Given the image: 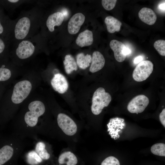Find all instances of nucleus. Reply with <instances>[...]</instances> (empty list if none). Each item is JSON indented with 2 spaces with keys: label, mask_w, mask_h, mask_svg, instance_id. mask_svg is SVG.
<instances>
[{
  "label": "nucleus",
  "mask_w": 165,
  "mask_h": 165,
  "mask_svg": "<svg viewBox=\"0 0 165 165\" xmlns=\"http://www.w3.org/2000/svg\"><path fill=\"white\" fill-rule=\"evenodd\" d=\"M44 103L35 100L30 103L13 121L12 133L23 138L38 139V134L44 132L45 124L41 119L46 112Z\"/></svg>",
  "instance_id": "nucleus-1"
},
{
  "label": "nucleus",
  "mask_w": 165,
  "mask_h": 165,
  "mask_svg": "<svg viewBox=\"0 0 165 165\" xmlns=\"http://www.w3.org/2000/svg\"><path fill=\"white\" fill-rule=\"evenodd\" d=\"M42 19V10L38 5L29 10L22 12L14 20L9 35L13 45L38 34Z\"/></svg>",
  "instance_id": "nucleus-2"
},
{
  "label": "nucleus",
  "mask_w": 165,
  "mask_h": 165,
  "mask_svg": "<svg viewBox=\"0 0 165 165\" xmlns=\"http://www.w3.org/2000/svg\"><path fill=\"white\" fill-rule=\"evenodd\" d=\"M25 138L13 134L0 137V165H12L23 151Z\"/></svg>",
  "instance_id": "nucleus-3"
},
{
  "label": "nucleus",
  "mask_w": 165,
  "mask_h": 165,
  "mask_svg": "<svg viewBox=\"0 0 165 165\" xmlns=\"http://www.w3.org/2000/svg\"><path fill=\"white\" fill-rule=\"evenodd\" d=\"M42 35L38 33L32 37L21 41L13 46V54L23 60L31 57L42 48Z\"/></svg>",
  "instance_id": "nucleus-4"
},
{
  "label": "nucleus",
  "mask_w": 165,
  "mask_h": 165,
  "mask_svg": "<svg viewBox=\"0 0 165 165\" xmlns=\"http://www.w3.org/2000/svg\"><path fill=\"white\" fill-rule=\"evenodd\" d=\"M112 100L110 94L102 87L97 89L94 93L91 110L95 115L99 114L105 107H107Z\"/></svg>",
  "instance_id": "nucleus-5"
},
{
  "label": "nucleus",
  "mask_w": 165,
  "mask_h": 165,
  "mask_svg": "<svg viewBox=\"0 0 165 165\" xmlns=\"http://www.w3.org/2000/svg\"><path fill=\"white\" fill-rule=\"evenodd\" d=\"M32 87V84L28 80H24L17 82L14 87L11 97L12 103L18 105L22 103L30 94Z\"/></svg>",
  "instance_id": "nucleus-6"
},
{
  "label": "nucleus",
  "mask_w": 165,
  "mask_h": 165,
  "mask_svg": "<svg viewBox=\"0 0 165 165\" xmlns=\"http://www.w3.org/2000/svg\"><path fill=\"white\" fill-rule=\"evenodd\" d=\"M153 69L152 62L148 60L141 61L134 68L132 76L134 80L142 82L146 79L152 73Z\"/></svg>",
  "instance_id": "nucleus-7"
},
{
  "label": "nucleus",
  "mask_w": 165,
  "mask_h": 165,
  "mask_svg": "<svg viewBox=\"0 0 165 165\" xmlns=\"http://www.w3.org/2000/svg\"><path fill=\"white\" fill-rule=\"evenodd\" d=\"M57 122L58 127L66 135L72 136L77 131V126L74 121L66 115L59 113L57 117Z\"/></svg>",
  "instance_id": "nucleus-8"
},
{
  "label": "nucleus",
  "mask_w": 165,
  "mask_h": 165,
  "mask_svg": "<svg viewBox=\"0 0 165 165\" xmlns=\"http://www.w3.org/2000/svg\"><path fill=\"white\" fill-rule=\"evenodd\" d=\"M149 103L148 98L144 95H140L134 97L129 103L128 110L131 113L138 114L142 112Z\"/></svg>",
  "instance_id": "nucleus-9"
},
{
  "label": "nucleus",
  "mask_w": 165,
  "mask_h": 165,
  "mask_svg": "<svg viewBox=\"0 0 165 165\" xmlns=\"http://www.w3.org/2000/svg\"><path fill=\"white\" fill-rule=\"evenodd\" d=\"M124 119L116 117L110 119L107 124L108 131L112 138L116 139L119 138L118 133L125 126Z\"/></svg>",
  "instance_id": "nucleus-10"
},
{
  "label": "nucleus",
  "mask_w": 165,
  "mask_h": 165,
  "mask_svg": "<svg viewBox=\"0 0 165 165\" xmlns=\"http://www.w3.org/2000/svg\"><path fill=\"white\" fill-rule=\"evenodd\" d=\"M85 19V16L82 13H78L74 14L68 23V29L69 33L74 35L78 32Z\"/></svg>",
  "instance_id": "nucleus-11"
},
{
  "label": "nucleus",
  "mask_w": 165,
  "mask_h": 165,
  "mask_svg": "<svg viewBox=\"0 0 165 165\" xmlns=\"http://www.w3.org/2000/svg\"><path fill=\"white\" fill-rule=\"evenodd\" d=\"M51 85L56 91L63 94L68 90V84L65 77L60 73H57L54 75L51 81Z\"/></svg>",
  "instance_id": "nucleus-12"
},
{
  "label": "nucleus",
  "mask_w": 165,
  "mask_h": 165,
  "mask_svg": "<svg viewBox=\"0 0 165 165\" xmlns=\"http://www.w3.org/2000/svg\"><path fill=\"white\" fill-rule=\"evenodd\" d=\"M64 19V16L61 12H54L48 16L46 21V26L49 31L52 32L54 31L55 26H59L62 24Z\"/></svg>",
  "instance_id": "nucleus-13"
},
{
  "label": "nucleus",
  "mask_w": 165,
  "mask_h": 165,
  "mask_svg": "<svg viewBox=\"0 0 165 165\" xmlns=\"http://www.w3.org/2000/svg\"><path fill=\"white\" fill-rule=\"evenodd\" d=\"M109 45L114 52L116 60L119 62L124 61L126 57L123 53L124 49L126 47L124 43L117 40L113 39L110 41Z\"/></svg>",
  "instance_id": "nucleus-14"
},
{
  "label": "nucleus",
  "mask_w": 165,
  "mask_h": 165,
  "mask_svg": "<svg viewBox=\"0 0 165 165\" xmlns=\"http://www.w3.org/2000/svg\"><path fill=\"white\" fill-rule=\"evenodd\" d=\"M138 15L141 21L150 25L154 24L157 19L156 15L154 12L151 9L147 7L142 8L139 11Z\"/></svg>",
  "instance_id": "nucleus-15"
},
{
  "label": "nucleus",
  "mask_w": 165,
  "mask_h": 165,
  "mask_svg": "<svg viewBox=\"0 0 165 165\" xmlns=\"http://www.w3.org/2000/svg\"><path fill=\"white\" fill-rule=\"evenodd\" d=\"M105 63L103 55L98 51H95L93 53L90 71L92 73L99 71L104 67Z\"/></svg>",
  "instance_id": "nucleus-16"
},
{
  "label": "nucleus",
  "mask_w": 165,
  "mask_h": 165,
  "mask_svg": "<svg viewBox=\"0 0 165 165\" xmlns=\"http://www.w3.org/2000/svg\"><path fill=\"white\" fill-rule=\"evenodd\" d=\"M93 42V32L87 29L79 33L75 41L77 45L81 47L90 46Z\"/></svg>",
  "instance_id": "nucleus-17"
},
{
  "label": "nucleus",
  "mask_w": 165,
  "mask_h": 165,
  "mask_svg": "<svg viewBox=\"0 0 165 165\" xmlns=\"http://www.w3.org/2000/svg\"><path fill=\"white\" fill-rule=\"evenodd\" d=\"M105 22L108 31L111 33L119 31L122 24L119 20L112 16H107L105 19Z\"/></svg>",
  "instance_id": "nucleus-18"
},
{
  "label": "nucleus",
  "mask_w": 165,
  "mask_h": 165,
  "mask_svg": "<svg viewBox=\"0 0 165 165\" xmlns=\"http://www.w3.org/2000/svg\"><path fill=\"white\" fill-rule=\"evenodd\" d=\"M34 150L42 160H47L50 157V155L46 149V144L43 141L36 140Z\"/></svg>",
  "instance_id": "nucleus-19"
},
{
  "label": "nucleus",
  "mask_w": 165,
  "mask_h": 165,
  "mask_svg": "<svg viewBox=\"0 0 165 165\" xmlns=\"http://www.w3.org/2000/svg\"><path fill=\"white\" fill-rule=\"evenodd\" d=\"M58 162L62 164L66 163L67 165H76L78 162L76 156L71 152H66L60 155Z\"/></svg>",
  "instance_id": "nucleus-20"
},
{
  "label": "nucleus",
  "mask_w": 165,
  "mask_h": 165,
  "mask_svg": "<svg viewBox=\"0 0 165 165\" xmlns=\"http://www.w3.org/2000/svg\"><path fill=\"white\" fill-rule=\"evenodd\" d=\"M63 63L65 71L67 74H69L73 71L77 69L76 63L71 55L68 54L65 56Z\"/></svg>",
  "instance_id": "nucleus-21"
},
{
  "label": "nucleus",
  "mask_w": 165,
  "mask_h": 165,
  "mask_svg": "<svg viewBox=\"0 0 165 165\" xmlns=\"http://www.w3.org/2000/svg\"><path fill=\"white\" fill-rule=\"evenodd\" d=\"M76 59L78 66L83 69H85L88 67L92 61V57L91 55L88 54L85 55L83 53L78 54Z\"/></svg>",
  "instance_id": "nucleus-22"
},
{
  "label": "nucleus",
  "mask_w": 165,
  "mask_h": 165,
  "mask_svg": "<svg viewBox=\"0 0 165 165\" xmlns=\"http://www.w3.org/2000/svg\"><path fill=\"white\" fill-rule=\"evenodd\" d=\"M26 159L28 163L31 165H37L42 161L34 150L27 153Z\"/></svg>",
  "instance_id": "nucleus-23"
},
{
  "label": "nucleus",
  "mask_w": 165,
  "mask_h": 165,
  "mask_svg": "<svg viewBox=\"0 0 165 165\" xmlns=\"http://www.w3.org/2000/svg\"><path fill=\"white\" fill-rule=\"evenodd\" d=\"M151 151L154 155L165 156V144L163 143L155 144L151 147Z\"/></svg>",
  "instance_id": "nucleus-24"
},
{
  "label": "nucleus",
  "mask_w": 165,
  "mask_h": 165,
  "mask_svg": "<svg viewBox=\"0 0 165 165\" xmlns=\"http://www.w3.org/2000/svg\"><path fill=\"white\" fill-rule=\"evenodd\" d=\"M154 47L161 56H165V41L160 39L156 41L154 43Z\"/></svg>",
  "instance_id": "nucleus-25"
},
{
  "label": "nucleus",
  "mask_w": 165,
  "mask_h": 165,
  "mask_svg": "<svg viewBox=\"0 0 165 165\" xmlns=\"http://www.w3.org/2000/svg\"><path fill=\"white\" fill-rule=\"evenodd\" d=\"M117 2L116 0H102L101 4L104 9L109 11L114 8Z\"/></svg>",
  "instance_id": "nucleus-26"
},
{
  "label": "nucleus",
  "mask_w": 165,
  "mask_h": 165,
  "mask_svg": "<svg viewBox=\"0 0 165 165\" xmlns=\"http://www.w3.org/2000/svg\"><path fill=\"white\" fill-rule=\"evenodd\" d=\"M101 165H120L119 160L113 156H110L105 158Z\"/></svg>",
  "instance_id": "nucleus-27"
},
{
  "label": "nucleus",
  "mask_w": 165,
  "mask_h": 165,
  "mask_svg": "<svg viewBox=\"0 0 165 165\" xmlns=\"http://www.w3.org/2000/svg\"><path fill=\"white\" fill-rule=\"evenodd\" d=\"M160 121L164 127H165V109L164 108L159 115Z\"/></svg>",
  "instance_id": "nucleus-28"
},
{
  "label": "nucleus",
  "mask_w": 165,
  "mask_h": 165,
  "mask_svg": "<svg viewBox=\"0 0 165 165\" xmlns=\"http://www.w3.org/2000/svg\"><path fill=\"white\" fill-rule=\"evenodd\" d=\"M6 47V45L4 41L0 38V55L4 52Z\"/></svg>",
  "instance_id": "nucleus-29"
},
{
  "label": "nucleus",
  "mask_w": 165,
  "mask_h": 165,
  "mask_svg": "<svg viewBox=\"0 0 165 165\" xmlns=\"http://www.w3.org/2000/svg\"><path fill=\"white\" fill-rule=\"evenodd\" d=\"M142 59L143 58L141 56H138L134 58V63L136 64L139 63L142 61Z\"/></svg>",
  "instance_id": "nucleus-30"
},
{
  "label": "nucleus",
  "mask_w": 165,
  "mask_h": 165,
  "mask_svg": "<svg viewBox=\"0 0 165 165\" xmlns=\"http://www.w3.org/2000/svg\"><path fill=\"white\" fill-rule=\"evenodd\" d=\"M4 31V28L0 20V35L3 34Z\"/></svg>",
  "instance_id": "nucleus-31"
},
{
  "label": "nucleus",
  "mask_w": 165,
  "mask_h": 165,
  "mask_svg": "<svg viewBox=\"0 0 165 165\" xmlns=\"http://www.w3.org/2000/svg\"><path fill=\"white\" fill-rule=\"evenodd\" d=\"M159 9L164 11L165 10V2L160 4L159 6Z\"/></svg>",
  "instance_id": "nucleus-32"
},
{
  "label": "nucleus",
  "mask_w": 165,
  "mask_h": 165,
  "mask_svg": "<svg viewBox=\"0 0 165 165\" xmlns=\"http://www.w3.org/2000/svg\"><path fill=\"white\" fill-rule=\"evenodd\" d=\"M1 130L0 128V131ZM1 136V134H0V137Z\"/></svg>",
  "instance_id": "nucleus-33"
}]
</instances>
